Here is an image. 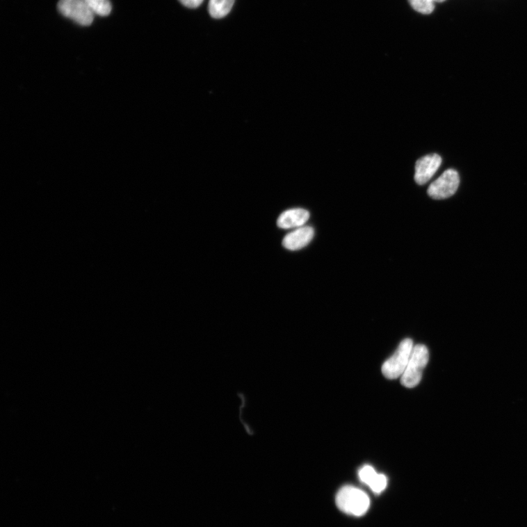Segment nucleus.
<instances>
[{
    "mask_svg": "<svg viewBox=\"0 0 527 527\" xmlns=\"http://www.w3.org/2000/svg\"><path fill=\"white\" fill-rule=\"evenodd\" d=\"M179 1L184 6L193 9L199 8L204 2V0H179Z\"/></svg>",
    "mask_w": 527,
    "mask_h": 527,
    "instance_id": "obj_13",
    "label": "nucleus"
},
{
    "mask_svg": "<svg viewBox=\"0 0 527 527\" xmlns=\"http://www.w3.org/2000/svg\"><path fill=\"white\" fill-rule=\"evenodd\" d=\"M460 184L459 173L448 170L429 186V197L435 200H446L454 195Z\"/></svg>",
    "mask_w": 527,
    "mask_h": 527,
    "instance_id": "obj_4",
    "label": "nucleus"
},
{
    "mask_svg": "<svg viewBox=\"0 0 527 527\" xmlns=\"http://www.w3.org/2000/svg\"><path fill=\"white\" fill-rule=\"evenodd\" d=\"M94 15L107 17L112 12V4L109 0H85Z\"/></svg>",
    "mask_w": 527,
    "mask_h": 527,
    "instance_id": "obj_11",
    "label": "nucleus"
},
{
    "mask_svg": "<svg viewBox=\"0 0 527 527\" xmlns=\"http://www.w3.org/2000/svg\"><path fill=\"white\" fill-rule=\"evenodd\" d=\"M359 478L367 485L371 491L375 494H381L387 485V478L383 474H380L371 466L365 465L359 470Z\"/></svg>",
    "mask_w": 527,
    "mask_h": 527,
    "instance_id": "obj_8",
    "label": "nucleus"
},
{
    "mask_svg": "<svg viewBox=\"0 0 527 527\" xmlns=\"http://www.w3.org/2000/svg\"><path fill=\"white\" fill-rule=\"evenodd\" d=\"M310 213L308 211L295 208L284 212L277 220V225L281 229H295L303 227L309 220Z\"/></svg>",
    "mask_w": 527,
    "mask_h": 527,
    "instance_id": "obj_9",
    "label": "nucleus"
},
{
    "mask_svg": "<svg viewBox=\"0 0 527 527\" xmlns=\"http://www.w3.org/2000/svg\"><path fill=\"white\" fill-rule=\"evenodd\" d=\"M408 1L414 10L422 15H430L435 10L433 0H408Z\"/></svg>",
    "mask_w": 527,
    "mask_h": 527,
    "instance_id": "obj_12",
    "label": "nucleus"
},
{
    "mask_svg": "<svg viewBox=\"0 0 527 527\" xmlns=\"http://www.w3.org/2000/svg\"><path fill=\"white\" fill-rule=\"evenodd\" d=\"M429 352L425 346L418 344L414 348L409 364L403 375L401 376L402 385L412 388L417 386L422 378L423 369L428 364Z\"/></svg>",
    "mask_w": 527,
    "mask_h": 527,
    "instance_id": "obj_2",
    "label": "nucleus"
},
{
    "mask_svg": "<svg viewBox=\"0 0 527 527\" xmlns=\"http://www.w3.org/2000/svg\"><path fill=\"white\" fill-rule=\"evenodd\" d=\"M234 2L235 0H210L208 11L214 19L225 18L232 10Z\"/></svg>",
    "mask_w": 527,
    "mask_h": 527,
    "instance_id": "obj_10",
    "label": "nucleus"
},
{
    "mask_svg": "<svg viewBox=\"0 0 527 527\" xmlns=\"http://www.w3.org/2000/svg\"><path fill=\"white\" fill-rule=\"evenodd\" d=\"M336 503L342 512L355 517L364 515L371 504L368 494L352 485H346L339 491Z\"/></svg>",
    "mask_w": 527,
    "mask_h": 527,
    "instance_id": "obj_1",
    "label": "nucleus"
},
{
    "mask_svg": "<svg viewBox=\"0 0 527 527\" xmlns=\"http://www.w3.org/2000/svg\"><path fill=\"white\" fill-rule=\"evenodd\" d=\"M58 8L63 17L81 26H90L94 20L95 15L85 0H60Z\"/></svg>",
    "mask_w": 527,
    "mask_h": 527,
    "instance_id": "obj_5",
    "label": "nucleus"
},
{
    "mask_svg": "<svg viewBox=\"0 0 527 527\" xmlns=\"http://www.w3.org/2000/svg\"><path fill=\"white\" fill-rule=\"evenodd\" d=\"M314 236V230L311 227H301L289 233L283 241V245L290 251H298L308 245Z\"/></svg>",
    "mask_w": 527,
    "mask_h": 527,
    "instance_id": "obj_7",
    "label": "nucleus"
},
{
    "mask_svg": "<svg viewBox=\"0 0 527 527\" xmlns=\"http://www.w3.org/2000/svg\"><path fill=\"white\" fill-rule=\"evenodd\" d=\"M414 348L413 341L406 339L400 342L396 351L382 366L383 375L388 380H396L403 375Z\"/></svg>",
    "mask_w": 527,
    "mask_h": 527,
    "instance_id": "obj_3",
    "label": "nucleus"
},
{
    "mask_svg": "<svg viewBox=\"0 0 527 527\" xmlns=\"http://www.w3.org/2000/svg\"><path fill=\"white\" fill-rule=\"evenodd\" d=\"M433 1L435 3H442L444 1H446V0H433Z\"/></svg>",
    "mask_w": 527,
    "mask_h": 527,
    "instance_id": "obj_14",
    "label": "nucleus"
},
{
    "mask_svg": "<svg viewBox=\"0 0 527 527\" xmlns=\"http://www.w3.org/2000/svg\"><path fill=\"white\" fill-rule=\"evenodd\" d=\"M441 162L438 154L427 155L420 159L415 165V182L420 186L426 184L436 174Z\"/></svg>",
    "mask_w": 527,
    "mask_h": 527,
    "instance_id": "obj_6",
    "label": "nucleus"
}]
</instances>
